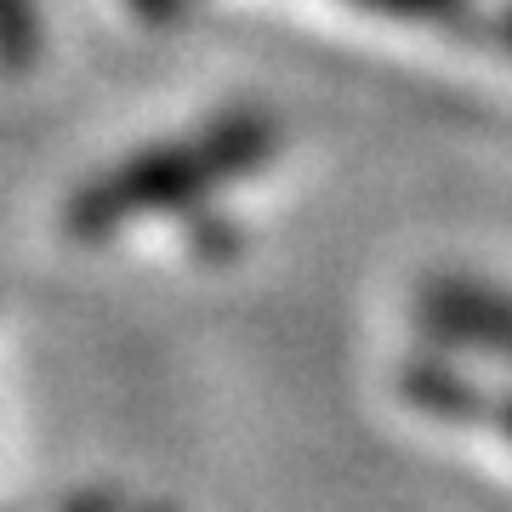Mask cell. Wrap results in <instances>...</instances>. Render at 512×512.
<instances>
[{"label":"cell","instance_id":"obj_1","mask_svg":"<svg viewBox=\"0 0 512 512\" xmlns=\"http://www.w3.org/2000/svg\"><path fill=\"white\" fill-rule=\"evenodd\" d=\"M279 154V126L256 109H234L205 120L188 137H165L148 143L126 160H114L109 171H97L63 200V234L74 245H109L114 234H126L148 217L165 211H200L205 200H217L222 188L245 183L251 171Z\"/></svg>","mask_w":512,"mask_h":512},{"label":"cell","instance_id":"obj_2","mask_svg":"<svg viewBox=\"0 0 512 512\" xmlns=\"http://www.w3.org/2000/svg\"><path fill=\"white\" fill-rule=\"evenodd\" d=\"M416 319L450 353L512 359V291H501L490 279H467V274L427 279L416 296Z\"/></svg>","mask_w":512,"mask_h":512},{"label":"cell","instance_id":"obj_3","mask_svg":"<svg viewBox=\"0 0 512 512\" xmlns=\"http://www.w3.org/2000/svg\"><path fill=\"white\" fill-rule=\"evenodd\" d=\"M399 387H404V404H410V410L444 421V427L490 421V404H495V393H484V387H478L467 370H456L450 359H416V365H404Z\"/></svg>","mask_w":512,"mask_h":512},{"label":"cell","instance_id":"obj_4","mask_svg":"<svg viewBox=\"0 0 512 512\" xmlns=\"http://www.w3.org/2000/svg\"><path fill=\"white\" fill-rule=\"evenodd\" d=\"M40 57V0H0V74L35 69Z\"/></svg>","mask_w":512,"mask_h":512},{"label":"cell","instance_id":"obj_5","mask_svg":"<svg viewBox=\"0 0 512 512\" xmlns=\"http://www.w3.org/2000/svg\"><path fill=\"white\" fill-rule=\"evenodd\" d=\"M359 6H370V12H393V18H450V12L467 6V0H359Z\"/></svg>","mask_w":512,"mask_h":512},{"label":"cell","instance_id":"obj_6","mask_svg":"<svg viewBox=\"0 0 512 512\" xmlns=\"http://www.w3.org/2000/svg\"><path fill=\"white\" fill-rule=\"evenodd\" d=\"M63 512H131V507H126L114 490H86V495H74Z\"/></svg>","mask_w":512,"mask_h":512},{"label":"cell","instance_id":"obj_7","mask_svg":"<svg viewBox=\"0 0 512 512\" xmlns=\"http://www.w3.org/2000/svg\"><path fill=\"white\" fill-rule=\"evenodd\" d=\"M490 421L507 433V444H512V393H495V404H490Z\"/></svg>","mask_w":512,"mask_h":512},{"label":"cell","instance_id":"obj_8","mask_svg":"<svg viewBox=\"0 0 512 512\" xmlns=\"http://www.w3.org/2000/svg\"><path fill=\"white\" fill-rule=\"evenodd\" d=\"M131 512H177V507H165V501H148V507H131Z\"/></svg>","mask_w":512,"mask_h":512},{"label":"cell","instance_id":"obj_9","mask_svg":"<svg viewBox=\"0 0 512 512\" xmlns=\"http://www.w3.org/2000/svg\"><path fill=\"white\" fill-rule=\"evenodd\" d=\"M501 40H507V46H512V12H507V18H501Z\"/></svg>","mask_w":512,"mask_h":512}]
</instances>
